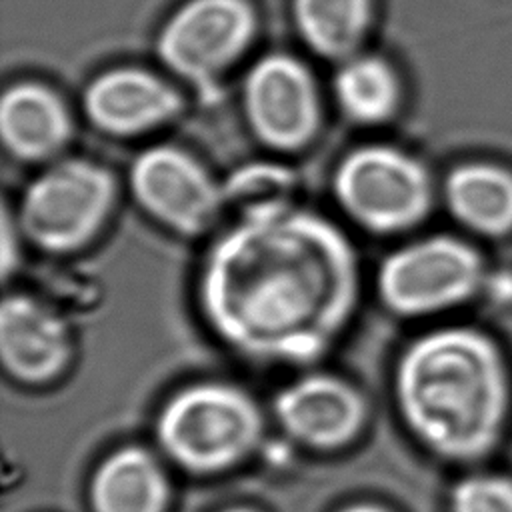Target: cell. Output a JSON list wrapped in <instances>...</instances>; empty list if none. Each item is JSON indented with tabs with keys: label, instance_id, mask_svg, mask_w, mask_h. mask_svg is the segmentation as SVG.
<instances>
[{
	"label": "cell",
	"instance_id": "18",
	"mask_svg": "<svg viewBox=\"0 0 512 512\" xmlns=\"http://www.w3.org/2000/svg\"><path fill=\"white\" fill-rule=\"evenodd\" d=\"M292 190V176L282 166H242L222 186V210L232 212L234 220L272 214L290 206Z\"/></svg>",
	"mask_w": 512,
	"mask_h": 512
},
{
	"label": "cell",
	"instance_id": "16",
	"mask_svg": "<svg viewBox=\"0 0 512 512\" xmlns=\"http://www.w3.org/2000/svg\"><path fill=\"white\" fill-rule=\"evenodd\" d=\"M372 14V0H292L302 42L320 58L334 62L360 54Z\"/></svg>",
	"mask_w": 512,
	"mask_h": 512
},
{
	"label": "cell",
	"instance_id": "6",
	"mask_svg": "<svg viewBox=\"0 0 512 512\" xmlns=\"http://www.w3.org/2000/svg\"><path fill=\"white\" fill-rule=\"evenodd\" d=\"M488 282L482 254L456 236H426L382 260L376 290L400 316H430L456 308Z\"/></svg>",
	"mask_w": 512,
	"mask_h": 512
},
{
	"label": "cell",
	"instance_id": "3",
	"mask_svg": "<svg viewBox=\"0 0 512 512\" xmlns=\"http://www.w3.org/2000/svg\"><path fill=\"white\" fill-rule=\"evenodd\" d=\"M262 432L254 400L222 382H200L174 394L158 416L166 454L192 472L230 468L252 452Z\"/></svg>",
	"mask_w": 512,
	"mask_h": 512
},
{
	"label": "cell",
	"instance_id": "12",
	"mask_svg": "<svg viewBox=\"0 0 512 512\" xmlns=\"http://www.w3.org/2000/svg\"><path fill=\"white\" fill-rule=\"evenodd\" d=\"M72 352L64 318L42 300L8 294L0 306V356L4 370L24 384L56 378Z\"/></svg>",
	"mask_w": 512,
	"mask_h": 512
},
{
	"label": "cell",
	"instance_id": "1",
	"mask_svg": "<svg viewBox=\"0 0 512 512\" xmlns=\"http://www.w3.org/2000/svg\"><path fill=\"white\" fill-rule=\"evenodd\" d=\"M358 296L354 250L326 218L294 206L234 220L204 258L198 302L210 330L264 364L320 358Z\"/></svg>",
	"mask_w": 512,
	"mask_h": 512
},
{
	"label": "cell",
	"instance_id": "2",
	"mask_svg": "<svg viewBox=\"0 0 512 512\" xmlns=\"http://www.w3.org/2000/svg\"><path fill=\"white\" fill-rule=\"evenodd\" d=\"M402 420L432 454L476 464L498 450L512 420V376L500 346L472 326L422 334L400 356Z\"/></svg>",
	"mask_w": 512,
	"mask_h": 512
},
{
	"label": "cell",
	"instance_id": "11",
	"mask_svg": "<svg viewBox=\"0 0 512 512\" xmlns=\"http://www.w3.org/2000/svg\"><path fill=\"white\" fill-rule=\"evenodd\" d=\"M282 428L312 448H336L360 430L366 404L360 392L334 374H308L294 380L274 400Z\"/></svg>",
	"mask_w": 512,
	"mask_h": 512
},
{
	"label": "cell",
	"instance_id": "5",
	"mask_svg": "<svg viewBox=\"0 0 512 512\" xmlns=\"http://www.w3.org/2000/svg\"><path fill=\"white\" fill-rule=\"evenodd\" d=\"M332 186L340 208L374 234H398L418 226L434 202L426 166L388 144L350 150L340 160Z\"/></svg>",
	"mask_w": 512,
	"mask_h": 512
},
{
	"label": "cell",
	"instance_id": "8",
	"mask_svg": "<svg viewBox=\"0 0 512 512\" xmlns=\"http://www.w3.org/2000/svg\"><path fill=\"white\" fill-rule=\"evenodd\" d=\"M242 108L252 134L280 152L304 148L320 128L316 82L310 70L288 54H266L248 70Z\"/></svg>",
	"mask_w": 512,
	"mask_h": 512
},
{
	"label": "cell",
	"instance_id": "17",
	"mask_svg": "<svg viewBox=\"0 0 512 512\" xmlns=\"http://www.w3.org/2000/svg\"><path fill=\"white\" fill-rule=\"evenodd\" d=\"M334 98L340 112L354 124L388 122L400 108L402 84L394 66L374 54H356L334 76Z\"/></svg>",
	"mask_w": 512,
	"mask_h": 512
},
{
	"label": "cell",
	"instance_id": "14",
	"mask_svg": "<svg viewBox=\"0 0 512 512\" xmlns=\"http://www.w3.org/2000/svg\"><path fill=\"white\" fill-rule=\"evenodd\" d=\"M452 218L480 236L512 232V170L492 162H466L444 180Z\"/></svg>",
	"mask_w": 512,
	"mask_h": 512
},
{
	"label": "cell",
	"instance_id": "20",
	"mask_svg": "<svg viewBox=\"0 0 512 512\" xmlns=\"http://www.w3.org/2000/svg\"><path fill=\"white\" fill-rule=\"evenodd\" d=\"M340 512H388V510H384L380 506H374V504H354V506H348Z\"/></svg>",
	"mask_w": 512,
	"mask_h": 512
},
{
	"label": "cell",
	"instance_id": "4",
	"mask_svg": "<svg viewBox=\"0 0 512 512\" xmlns=\"http://www.w3.org/2000/svg\"><path fill=\"white\" fill-rule=\"evenodd\" d=\"M116 182L100 164L66 158L26 186L18 206L20 232L40 250L66 254L86 246L114 208Z\"/></svg>",
	"mask_w": 512,
	"mask_h": 512
},
{
	"label": "cell",
	"instance_id": "19",
	"mask_svg": "<svg viewBox=\"0 0 512 512\" xmlns=\"http://www.w3.org/2000/svg\"><path fill=\"white\" fill-rule=\"evenodd\" d=\"M448 512H512V474L478 470L460 478L450 492Z\"/></svg>",
	"mask_w": 512,
	"mask_h": 512
},
{
	"label": "cell",
	"instance_id": "21",
	"mask_svg": "<svg viewBox=\"0 0 512 512\" xmlns=\"http://www.w3.org/2000/svg\"><path fill=\"white\" fill-rule=\"evenodd\" d=\"M226 512H252V510H248V508H230Z\"/></svg>",
	"mask_w": 512,
	"mask_h": 512
},
{
	"label": "cell",
	"instance_id": "7",
	"mask_svg": "<svg viewBox=\"0 0 512 512\" xmlns=\"http://www.w3.org/2000/svg\"><path fill=\"white\" fill-rule=\"evenodd\" d=\"M256 28L248 0H188L162 26L158 58L174 76L208 88L248 50Z\"/></svg>",
	"mask_w": 512,
	"mask_h": 512
},
{
	"label": "cell",
	"instance_id": "9",
	"mask_svg": "<svg viewBox=\"0 0 512 512\" xmlns=\"http://www.w3.org/2000/svg\"><path fill=\"white\" fill-rule=\"evenodd\" d=\"M130 190L156 222L184 236L202 234L222 210V186L186 150L160 144L130 168Z\"/></svg>",
	"mask_w": 512,
	"mask_h": 512
},
{
	"label": "cell",
	"instance_id": "15",
	"mask_svg": "<svg viewBox=\"0 0 512 512\" xmlns=\"http://www.w3.org/2000/svg\"><path fill=\"white\" fill-rule=\"evenodd\" d=\"M168 484L154 458L136 446L108 456L90 486L94 512H164Z\"/></svg>",
	"mask_w": 512,
	"mask_h": 512
},
{
	"label": "cell",
	"instance_id": "13",
	"mask_svg": "<svg viewBox=\"0 0 512 512\" xmlns=\"http://www.w3.org/2000/svg\"><path fill=\"white\" fill-rule=\"evenodd\" d=\"M0 134L10 156L22 162L52 160L72 136V116L64 100L38 82H18L4 90Z\"/></svg>",
	"mask_w": 512,
	"mask_h": 512
},
{
	"label": "cell",
	"instance_id": "10",
	"mask_svg": "<svg viewBox=\"0 0 512 512\" xmlns=\"http://www.w3.org/2000/svg\"><path fill=\"white\" fill-rule=\"evenodd\" d=\"M84 114L110 136L132 138L150 132L182 110V96L164 78L142 68H114L86 86Z\"/></svg>",
	"mask_w": 512,
	"mask_h": 512
}]
</instances>
